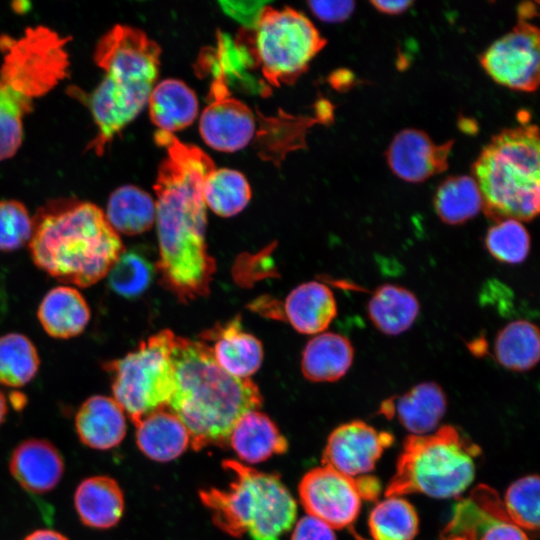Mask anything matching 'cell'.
Listing matches in <instances>:
<instances>
[{
  "label": "cell",
  "mask_w": 540,
  "mask_h": 540,
  "mask_svg": "<svg viewBox=\"0 0 540 540\" xmlns=\"http://www.w3.org/2000/svg\"><path fill=\"white\" fill-rule=\"evenodd\" d=\"M154 190L161 280L181 301L209 293L215 261L207 250L202 186L216 166L200 148L173 135L163 138Z\"/></svg>",
  "instance_id": "6da1fadb"
},
{
  "label": "cell",
  "mask_w": 540,
  "mask_h": 540,
  "mask_svg": "<svg viewBox=\"0 0 540 540\" xmlns=\"http://www.w3.org/2000/svg\"><path fill=\"white\" fill-rule=\"evenodd\" d=\"M175 386L167 405L187 428L194 450L225 446L236 422L263 401L249 378H236L214 360L204 341L175 336Z\"/></svg>",
  "instance_id": "7a4b0ae2"
},
{
  "label": "cell",
  "mask_w": 540,
  "mask_h": 540,
  "mask_svg": "<svg viewBox=\"0 0 540 540\" xmlns=\"http://www.w3.org/2000/svg\"><path fill=\"white\" fill-rule=\"evenodd\" d=\"M160 46L135 27L116 24L98 40L93 60L103 70L91 93L73 88L71 96L89 109L96 134L86 151L102 156L148 103L160 66Z\"/></svg>",
  "instance_id": "3957f363"
},
{
  "label": "cell",
  "mask_w": 540,
  "mask_h": 540,
  "mask_svg": "<svg viewBox=\"0 0 540 540\" xmlns=\"http://www.w3.org/2000/svg\"><path fill=\"white\" fill-rule=\"evenodd\" d=\"M29 249L34 264L50 276L88 287L107 276L124 246L96 204L60 200L38 210Z\"/></svg>",
  "instance_id": "277c9868"
},
{
  "label": "cell",
  "mask_w": 540,
  "mask_h": 540,
  "mask_svg": "<svg viewBox=\"0 0 540 540\" xmlns=\"http://www.w3.org/2000/svg\"><path fill=\"white\" fill-rule=\"evenodd\" d=\"M71 37L44 26L20 36L0 35V161L13 157L23 140V121L36 100L68 77Z\"/></svg>",
  "instance_id": "5b68a950"
},
{
  "label": "cell",
  "mask_w": 540,
  "mask_h": 540,
  "mask_svg": "<svg viewBox=\"0 0 540 540\" xmlns=\"http://www.w3.org/2000/svg\"><path fill=\"white\" fill-rule=\"evenodd\" d=\"M539 155L538 127L526 122L503 129L482 148L471 170L488 218L522 222L538 216Z\"/></svg>",
  "instance_id": "8992f818"
},
{
  "label": "cell",
  "mask_w": 540,
  "mask_h": 540,
  "mask_svg": "<svg viewBox=\"0 0 540 540\" xmlns=\"http://www.w3.org/2000/svg\"><path fill=\"white\" fill-rule=\"evenodd\" d=\"M233 475L228 490L199 493L213 523L233 537L280 540L296 518V502L276 474L264 473L235 460L223 461Z\"/></svg>",
  "instance_id": "52a82bcc"
},
{
  "label": "cell",
  "mask_w": 540,
  "mask_h": 540,
  "mask_svg": "<svg viewBox=\"0 0 540 540\" xmlns=\"http://www.w3.org/2000/svg\"><path fill=\"white\" fill-rule=\"evenodd\" d=\"M478 446L454 426H441L426 435H409L403 442L386 497L421 493L451 498L463 493L475 476Z\"/></svg>",
  "instance_id": "ba28073f"
},
{
  "label": "cell",
  "mask_w": 540,
  "mask_h": 540,
  "mask_svg": "<svg viewBox=\"0 0 540 540\" xmlns=\"http://www.w3.org/2000/svg\"><path fill=\"white\" fill-rule=\"evenodd\" d=\"M243 36L250 40V52L265 80L276 87L293 84L327 43L303 13L268 4Z\"/></svg>",
  "instance_id": "9c48e42d"
},
{
  "label": "cell",
  "mask_w": 540,
  "mask_h": 540,
  "mask_svg": "<svg viewBox=\"0 0 540 540\" xmlns=\"http://www.w3.org/2000/svg\"><path fill=\"white\" fill-rule=\"evenodd\" d=\"M175 336L168 329L161 330L142 341L136 350L103 365L111 377L114 400L134 424L167 407L172 397Z\"/></svg>",
  "instance_id": "30bf717a"
},
{
  "label": "cell",
  "mask_w": 540,
  "mask_h": 540,
  "mask_svg": "<svg viewBox=\"0 0 540 540\" xmlns=\"http://www.w3.org/2000/svg\"><path fill=\"white\" fill-rule=\"evenodd\" d=\"M539 51L538 27L518 17L512 30L494 41L479 61L496 83L516 91L534 92L540 78Z\"/></svg>",
  "instance_id": "8fae6325"
},
{
  "label": "cell",
  "mask_w": 540,
  "mask_h": 540,
  "mask_svg": "<svg viewBox=\"0 0 540 540\" xmlns=\"http://www.w3.org/2000/svg\"><path fill=\"white\" fill-rule=\"evenodd\" d=\"M302 506L332 529L350 526L359 515L361 496L355 477L323 465L308 471L299 484Z\"/></svg>",
  "instance_id": "7c38bea8"
},
{
  "label": "cell",
  "mask_w": 540,
  "mask_h": 540,
  "mask_svg": "<svg viewBox=\"0 0 540 540\" xmlns=\"http://www.w3.org/2000/svg\"><path fill=\"white\" fill-rule=\"evenodd\" d=\"M217 69L210 87L208 105L200 117L199 131L211 148L235 152L252 140L255 118L247 105L230 94L223 66L219 64Z\"/></svg>",
  "instance_id": "4fadbf2b"
},
{
  "label": "cell",
  "mask_w": 540,
  "mask_h": 540,
  "mask_svg": "<svg viewBox=\"0 0 540 540\" xmlns=\"http://www.w3.org/2000/svg\"><path fill=\"white\" fill-rule=\"evenodd\" d=\"M393 441L391 433L378 431L364 421L354 420L331 432L322 462L351 477L365 475L374 469L377 460Z\"/></svg>",
  "instance_id": "5bb4252c"
},
{
  "label": "cell",
  "mask_w": 540,
  "mask_h": 540,
  "mask_svg": "<svg viewBox=\"0 0 540 540\" xmlns=\"http://www.w3.org/2000/svg\"><path fill=\"white\" fill-rule=\"evenodd\" d=\"M445 529L465 532L471 540H529L523 529L511 522L496 491L485 485L458 503Z\"/></svg>",
  "instance_id": "9a60e30c"
},
{
  "label": "cell",
  "mask_w": 540,
  "mask_h": 540,
  "mask_svg": "<svg viewBox=\"0 0 540 540\" xmlns=\"http://www.w3.org/2000/svg\"><path fill=\"white\" fill-rule=\"evenodd\" d=\"M454 140L436 144L422 130L406 128L391 140L385 153L390 170L409 183H420L447 170Z\"/></svg>",
  "instance_id": "2e32d148"
},
{
  "label": "cell",
  "mask_w": 540,
  "mask_h": 540,
  "mask_svg": "<svg viewBox=\"0 0 540 540\" xmlns=\"http://www.w3.org/2000/svg\"><path fill=\"white\" fill-rule=\"evenodd\" d=\"M9 468L14 479L26 491L43 494L54 489L64 473V461L49 441L29 439L12 452Z\"/></svg>",
  "instance_id": "e0dca14e"
},
{
  "label": "cell",
  "mask_w": 540,
  "mask_h": 540,
  "mask_svg": "<svg viewBox=\"0 0 540 540\" xmlns=\"http://www.w3.org/2000/svg\"><path fill=\"white\" fill-rule=\"evenodd\" d=\"M201 337L213 340V347H209L215 362L233 377L249 378L262 364L263 346L259 339L243 330L239 316Z\"/></svg>",
  "instance_id": "ac0fdd59"
},
{
  "label": "cell",
  "mask_w": 540,
  "mask_h": 540,
  "mask_svg": "<svg viewBox=\"0 0 540 540\" xmlns=\"http://www.w3.org/2000/svg\"><path fill=\"white\" fill-rule=\"evenodd\" d=\"M446 408L444 391L437 383L428 381L413 386L396 401H385L380 411L387 418L396 415L411 435H426L438 426Z\"/></svg>",
  "instance_id": "d6986e66"
},
{
  "label": "cell",
  "mask_w": 540,
  "mask_h": 540,
  "mask_svg": "<svg viewBox=\"0 0 540 540\" xmlns=\"http://www.w3.org/2000/svg\"><path fill=\"white\" fill-rule=\"evenodd\" d=\"M75 427L84 445L97 450H108L118 446L124 439L126 416L114 398L95 395L79 407Z\"/></svg>",
  "instance_id": "ffe728a7"
},
{
  "label": "cell",
  "mask_w": 540,
  "mask_h": 540,
  "mask_svg": "<svg viewBox=\"0 0 540 540\" xmlns=\"http://www.w3.org/2000/svg\"><path fill=\"white\" fill-rule=\"evenodd\" d=\"M284 314L299 333L320 334L336 317L337 303L327 285L318 281L304 282L287 295Z\"/></svg>",
  "instance_id": "44dd1931"
},
{
  "label": "cell",
  "mask_w": 540,
  "mask_h": 540,
  "mask_svg": "<svg viewBox=\"0 0 540 540\" xmlns=\"http://www.w3.org/2000/svg\"><path fill=\"white\" fill-rule=\"evenodd\" d=\"M74 504L81 522L96 529L115 526L124 511L123 492L108 476L84 479L75 491Z\"/></svg>",
  "instance_id": "7402d4cb"
},
{
  "label": "cell",
  "mask_w": 540,
  "mask_h": 540,
  "mask_svg": "<svg viewBox=\"0 0 540 540\" xmlns=\"http://www.w3.org/2000/svg\"><path fill=\"white\" fill-rule=\"evenodd\" d=\"M135 426L139 449L158 462L179 457L190 444L187 428L174 413L165 408L146 415Z\"/></svg>",
  "instance_id": "603a6c76"
},
{
  "label": "cell",
  "mask_w": 540,
  "mask_h": 540,
  "mask_svg": "<svg viewBox=\"0 0 540 540\" xmlns=\"http://www.w3.org/2000/svg\"><path fill=\"white\" fill-rule=\"evenodd\" d=\"M228 444L247 463H259L288 449L286 438L276 424L257 410L244 414L234 425Z\"/></svg>",
  "instance_id": "cb8c5ba5"
},
{
  "label": "cell",
  "mask_w": 540,
  "mask_h": 540,
  "mask_svg": "<svg viewBox=\"0 0 540 540\" xmlns=\"http://www.w3.org/2000/svg\"><path fill=\"white\" fill-rule=\"evenodd\" d=\"M37 317L48 335L68 339L84 331L90 320V308L77 289L58 286L43 297Z\"/></svg>",
  "instance_id": "d4e9b609"
},
{
  "label": "cell",
  "mask_w": 540,
  "mask_h": 540,
  "mask_svg": "<svg viewBox=\"0 0 540 540\" xmlns=\"http://www.w3.org/2000/svg\"><path fill=\"white\" fill-rule=\"evenodd\" d=\"M354 359V348L345 336L325 332L311 338L301 357V371L312 382H334L345 376Z\"/></svg>",
  "instance_id": "484cf974"
},
{
  "label": "cell",
  "mask_w": 540,
  "mask_h": 540,
  "mask_svg": "<svg viewBox=\"0 0 540 540\" xmlns=\"http://www.w3.org/2000/svg\"><path fill=\"white\" fill-rule=\"evenodd\" d=\"M147 104L151 121L168 133L186 128L198 115L196 94L177 79H165L155 85Z\"/></svg>",
  "instance_id": "4316f807"
},
{
  "label": "cell",
  "mask_w": 540,
  "mask_h": 540,
  "mask_svg": "<svg viewBox=\"0 0 540 540\" xmlns=\"http://www.w3.org/2000/svg\"><path fill=\"white\" fill-rule=\"evenodd\" d=\"M368 316L372 324L383 334L397 336L416 321L420 304L413 292L395 284L379 286L369 299Z\"/></svg>",
  "instance_id": "83f0119b"
},
{
  "label": "cell",
  "mask_w": 540,
  "mask_h": 540,
  "mask_svg": "<svg viewBox=\"0 0 540 540\" xmlns=\"http://www.w3.org/2000/svg\"><path fill=\"white\" fill-rule=\"evenodd\" d=\"M104 214L118 234L138 235L154 224L156 207L145 190L135 185H123L110 194Z\"/></svg>",
  "instance_id": "f1b7e54d"
},
{
  "label": "cell",
  "mask_w": 540,
  "mask_h": 540,
  "mask_svg": "<svg viewBox=\"0 0 540 540\" xmlns=\"http://www.w3.org/2000/svg\"><path fill=\"white\" fill-rule=\"evenodd\" d=\"M494 353L504 368L525 372L540 358V335L537 326L527 320H515L505 325L496 335Z\"/></svg>",
  "instance_id": "f546056e"
},
{
  "label": "cell",
  "mask_w": 540,
  "mask_h": 540,
  "mask_svg": "<svg viewBox=\"0 0 540 540\" xmlns=\"http://www.w3.org/2000/svg\"><path fill=\"white\" fill-rule=\"evenodd\" d=\"M433 204L438 217L449 225L463 224L483 210L480 189L468 175L446 178L438 186Z\"/></svg>",
  "instance_id": "4dcf8cb0"
},
{
  "label": "cell",
  "mask_w": 540,
  "mask_h": 540,
  "mask_svg": "<svg viewBox=\"0 0 540 540\" xmlns=\"http://www.w3.org/2000/svg\"><path fill=\"white\" fill-rule=\"evenodd\" d=\"M202 194L205 205L222 217L238 214L251 199L246 177L229 168L211 170L204 178Z\"/></svg>",
  "instance_id": "1f68e13d"
},
{
  "label": "cell",
  "mask_w": 540,
  "mask_h": 540,
  "mask_svg": "<svg viewBox=\"0 0 540 540\" xmlns=\"http://www.w3.org/2000/svg\"><path fill=\"white\" fill-rule=\"evenodd\" d=\"M369 534L372 540H413L419 528L416 510L402 497H386L370 512Z\"/></svg>",
  "instance_id": "d6a6232c"
},
{
  "label": "cell",
  "mask_w": 540,
  "mask_h": 540,
  "mask_svg": "<svg viewBox=\"0 0 540 540\" xmlns=\"http://www.w3.org/2000/svg\"><path fill=\"white\" fill-rule=\"evenodd\" d=\"M38 351L32 341L20 333L0 336V384L22 387L37 374Z\"/></svg>",
  "instance_id": "836d02e7"
},
{
  "label": "cell",
  "mask_w": 540,
  "mask_h": 540,
  "mask_svg": "<svg viewBox=\"0 0 540 540\" xmlns=\"http://www.w3.org/2000/svg\"><path fill=\"white\" fill-rule=\"evenodd\" d=\"M155 269L139 248L124 249L107 274L108 286L121 297L136 298L150 286Z\"/></svg>",
  "instance_id": "e575fe53"
},
{
  "label": "cell",
  "mask_w": 540,
  "mask_h": 540,
  "mask_svg": "<svg viewBox=\"0 0 540 540\" xmlns=\"http://www.w3.org/2000/svg\"><path fill=\"white\" fill-rule=\"evenodd\" d=\"M530 235L518 220L504 219L489 227L484 243L490 255L499 262L520 264L530 251Z\"/></svg>",
  "instance_id": "d590c367"
},
{
  "label": "cell",
  "mask_w": 540,
  "mask_h": 540,
  "mask_svg": "<svg viewBox=\"0 0 540 540\" xmlns=\"http://www.w3.org/2000/svg\"><path fill=\"white\" fill-rule=\"evenodd\" d=\"M539 489V477L528 475L513 482L506 491L503 502L506 513L521 529L539 527Z\"/></svg>",
  "instance_id": "8d00e7d4"
},
{
  "label": "cell",
  "mask_w": 540,
  "mask_h": 540,
  "mask_svg": "<svg viewBox=\"0 0 540 540\" xmlns=\"http://www.w3.org/2000/svg\"><path fill=\"white\" fill-rule=\"evenodd\" d=\"M33 218L17 200L0 201V251H14L30 241Z\"/></svg>",
  "instance_id": "74e56055"
},
{
  "label": "cell",
  "mask_w": 540,
  "mask_h": 540,
  "mask_svg": "<svg viewBox=\"0 0 540 540\" xmlns=\"http://www.w3.org/2000/svg\"><path fill=\"white\" fill-rule=\"evenodd\" d=\"M307 4L317 18L328 23L343 22L355 10L354 1H309Z\"/></svg>",
  "instance_id": "f35d334b"
},
{
  "label": "cell",
  "mask_w": 540,
  "mask_h": 540,
  "mask_svg": "<svg viewBox=\"0 0 540 540\" xmlns=\"http://www.w3.org/2000/svg\"><path fill=\"white\" fill-rule=\"evenodd\" d=\"M291 540H336L333 529L323 521L306 515L294 526Z\"/></svg>",
  "instance_id": "ab89813d"
},
{
  "label": "cell",
  "mask_w": 540,
  "mask_h": 540,
  "mask_svg": "<svg viewBox=\"0 0 540 540\" xmlns=\"http://www.w3.org/2000/svg\"><path fill=\"white\" fill-rule=\"evenodd\" d=\"M267 4H268L267 2H259V1L257 2H230V1L220 2L222 9L227 14L239 20L240 22L244 23L248 29L254 27L263 7L266 6Z\"/></svg>",
  "instance_id": "60d3db41"
},
{
  "label": "cell",
  "mask_w": 540,
  "mask_h": 540,
  "mask_svg": "<svg viewBox=\"0 0 540 540\" xmlns=\"http://www.w3.org/2000/svg\"><path fill=\"white\" fill-rule=\"evenodd\" d=\"M357 487L362 499L374 501L380 494L381 485L379 480L371 475L356 476Z\"/></svg>",
  "instance_id": "b9f144b4"
},
{
  "label": "cell",
  "mask_w": 540,
  "mask_h": 540,
  "mask_svg": "<svg viewBox=\"0 0 540 540\" xmlns=\"http://www.w3.org/2000/svg\"><path fill=\"white\" fill-rule=\"evenodd\" d=\"M413 1L396 0V1H371L370 4L379 12L388 15H398L407 11L413 5Z\"/></svg>",
  "instance_id": "7bdbcfd3"
},
{
  "label": "cell",
  "mask_w": 540,
  "mask_h": 540,
  "mask_svg": "<svg viewBox=\"0 0 540 540\" xmlns=\"http://www.w3.org/2000/svg\"><path fill=\"white\" fill-rule=\"evenodd\" d=\"M24 540H69L54 530L40 529L29 534Z\"/></svg>",
  "instance_id": "ee69618b"
},
{
  "label": "cell",
  "mask_w": 540,
  "mask_h": 540,
  "mask_svg": "<svg viewBox=\"0 0 540 540\" xmlns=\"http://www.w3.org/2000/svg\"><path fill=\"white\" fill-rule=\"evenodd\" d=\"M7 412H8V406H7L6 398L4 394L0 391V425L5 420Z\"/></svg>",
  "instance_id": "f6af8a7d"
}]
</instances>
